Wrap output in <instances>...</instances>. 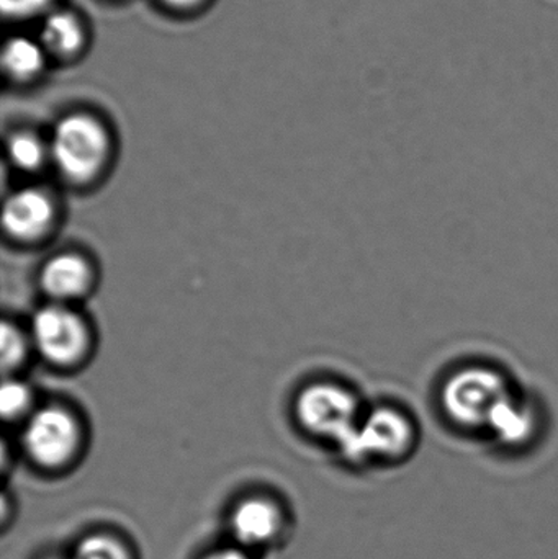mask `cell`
<instances>
[{"instance_id":"1","label":"cell","mask_w":558,"mask_h":559,"mask_svg":"<svg viewBox=\"0 0 558 559\" xmlns=\"http://www.w3.org/2000/svg\"><path fill=\"white\" fill-rule=\"evenodd\" d=\"M438 391V409L459 429H488L498 440L513 429L526 409L523 391H514L504 368L487 361L455 365Z\"/></svg>"},{"instance_id":"2","label":"cell","mask_w":558,"mask_h":559,"mask_svg":"<svg viewBox=\"0 0 558 559\" xmlns=\"http://www.w3.org/2000/svg\"><path fill=\"white\" fill-rule=\"evenodd\" d=\"M110 140L100 121L88 115H69L59 121L51 157L59 173L75 183L95 179L107 164Z\"/></svg>"},{"instance_id":"3","label":"cell","mask_w":558,"mask_h":559,"mask_svg":"<svg viewBox=\"0 0 558 559\" xmlns=\"http://www.w3.org/2000/svg\"><path fill=\"white\" fill-rule=\"evenodd\" d=\"M78 419L62 407H43L29 417L23 432L26 455L43 469H62L74 462L81 450Z\"/></svg>"},{"instance_id":"4","label":"cell","mask_w":558,"mask_h":559,"mask_svg":"<svg viewBox=\"0 0 558 559\" xmlns=\"http://www.w3.org/2000/svg\"><path fill=\"white\" fill-rule=\"evenodd\" d=\"M297 417L305 429L328 437L340 447L353 436L359 414L356 396L346 388L333 383H317L305 388L297 400Z\"/></svg>"},{"instance_id":"5","label":"cell","mask_w":558,"mask_h":559,"mask_svg":"<svg viewBox=\"0 0 558 559\" xmlns=\"http://www.w3.org/2000/svg\"><path fill=\"white\" fill-rule=\"evenodd\" d=\"M412 411L382 406L369 413L353 436L341 445L344 455L353 462L364 459H395L405 455L415 439Z\"/></svg>"},{"instance_id":"6","label":"cell","mask_w":558,"mask_h":559,"mask_svg":"<svg viewBox=\"0 0 558 559\" xmlns=\"http://www.w3.org/2000/svg\"><path fill=\"white\" fill-rule=\"evenodd\" d=\"M32 338L46 360L62 367L81 360L91 342L84 319L62 305L46 306L36 312Z\"/></svg>"},{"instance_id":"7","label":"cell","mask_w":558,"mask_h":559,"mask_svg":"<svg viewBox=\"0 0 558 559\" xmlns=\"http://www.w3.org/2000/svg\"><path fill=\"white\" fill-rule=\"evenodd\" d=\"M287 522L284 506L271 496H246L229 511V535L238 547L259 550L277 544L287 531Z\"/></svg>"},{"instance_id":"8","label":"cell","mask_w":558,"mask_h":559,"mask_svg":"<svg viewBox=\"0 0 558 559\" xmlns=\"http://www.w3.org/2000/svg\"><path fill=\"white\" fill-rule=\"evenodd\" d=\"M55 205L41 190L25 189L13 193L3 206V226L19 241L43 238L55 222Z\"/></svg>"},{"instance_id":"9","label":"cell","mask_w":558,"mask_h":559,"mask_svg":"<svg viewBox=\"0 0 558 559\" xmlns=\"http://www.w3.org/2000/svg\"><path fill=\"white\" fill-rule=\"evenodd\" d=\"M41 286L56 301L81 298L92 286V269L78 254H59L45 265Z\"/></svg>"},{"instance_id":"10","label":"cell","mask_w":558,"mask_h":559,"mask_svg":"<svg viewBox=\"0 0 558 559\" xmlns=\"http://www.w3.org/2000/svg\"><path fill=\"white\" fill-rule=\"evenodd\" d=\"M43 48L58 58H71L84 43V29L72 13L56 12L43 23Z\"/></svg>"},{"instance_id":"11","label":"cell","mask_w":558,"mask_h":559,"mask_svg":"<svg viewBox=\"0 0 558 559\" xmlns=\"http://www.w3.org/2000/svg\"><path fill=\"white\" fill-rule=\"evenodd\" d=\"M43 46L28 38H13L3 48L2 64L16 81H28L39 74L45 64Z\"/></svg>"},{"instance_id":"12","label":"cell","mask_w":558,"mask_h":559,"mask_svg":"<svg viewBox=\"0 0 558 559\" xmlns=\"http://www.w3.org/2000/svg\"><path fill=\"white\" fill-rule=\"evenodd\" d=\"M71 559H136L133 548L114 532H92L81 538Z\"/></svg>"},{"instance_id":"13","label":"cell","mask_w":558,"mask_h":559,"mask_svg":"<svg viewBox=\"0 0 558 559\" xmlns=\"http://www.w3.org/2000/svg\"><path fill=\"white\" fill-rule=\"evenodd\" d=\"M46 147L38 138L28 133H19L10 138L9 157L16 169L33 173L46 160Z\"/></svg>"},{"instance_id":"14","label":"cell","mask_w":558,"mask_h":559,"mask_svg":"<svg viewBox=\"0 0 558 559\" xmlns=\"http://www.w3.org/2000/svg\"><path fill=\"white\" fill-rule=\"evenodd\" d=\"M32 404L29 388L22 381L10 380L0 390V413L5 419H19L28 413Z\"/></svg>"},{"instance_id":"15","label":"cell","mask_w":558,"mask_h":559,"mask_svg":"<svg viewBox=\"0 0 558 559\" xmlns=\"http://www.w3.org/2000/svg\"><path fill=\"white\" fill-rule=\"evenodd\" d=\"M26 341L22 332L15 325L3 322L2 325V367L3 370H12V368L22 365L26 355Z\"/></svg>"},{"instance_id":"16","label":"cell","mask_w":558,"mask_h":559,"mask_svg":"<svg viewBox=\"0 0 558 559\" xmlns=\"http://www.w3.org/2000/svg\"><path fill=\"white\" fill-rule=\"evenodd\" d=\"M51 0H0L3 15L12 19H25L36 15L48 7Z\"/></svg>"},{"instance_id":"17","label":"cell","mask_w":558,"mask_h":559,"mask_svg":"<svg viewBox=\"0 0 558 559\" xmlns=\"http://www.w3.org/2000/svg\"><path fill=\"white\" fill-rule=\"evenodd\" d=\"M200 559H254L252 558L251 551L245 550V548L238 547V545L231 544L226 547H216L212 550L206 551Z\"/></svg>"},{"instance_id":"18","label":"cell","mask_w":558,"mask_h":559,"mask_svg":"<svg viewBox=\"0 0 558 559\" xmlns=\"http://www.w3.org/2000/svg\"><path fill=\"white\" fill-rule=\"evenodd\" d=\"M164 2L173 7H180V9H189V7L197 5V3L202 2V0H164Z\"/></svg>"},{"instance_id":"19","label":"cell","mask_w":558,"mask_h":559,"mask_svg":"<svg viewBox=\"0 0 558 559\" xmlns=\"http://www.w3.org/2000/svg\"><path fill=\"white\" fill-rule=\"evenodd\" d=\"M49 559H71V558H69V557L68 558H58V557H56V558H49Z\"/></svg>"}]
</instances>
